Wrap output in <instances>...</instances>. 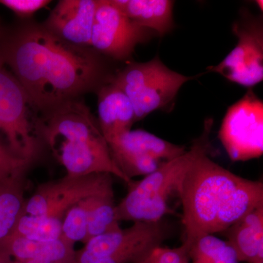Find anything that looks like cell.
I'll use <instances>...</instances> for the list:
<instances>
[{
    "mask_svg": "<svg viewBox=\"0 0 263 263\" xmlns=\"http://www.w3.org/2000/svg\"><path fill=\"white\" fill-rule=\"evenodd\" d=\"M0 263H13V259L7 254L0 252Z\"/></svg>",
    "mask_w": 263,
    "mask_h": 263,
    "instance_id": "obj_26",
    "label": "cell"
},
{
    "mask_svg": "<svg viewBox=\"0 0 263 263\" xmlns=\"http://www.w3.org/2000/svg\"><path fill=\"white\" fill-rule=\"evenodd\" d=\"M114 191L113 178L108 174L70 176L41 183L26 200L24 213L29 215L64 218L70 207L78 202Z\"/></svg>",
    "mask_w": 263,
    "mask_h": 263,
    "instance_id": "obj_10",
    "label": "cell"
},
{
    "mask_svg": "<svg viewBox=\"0 0 263 263\" xmlns=\"http://www.w3.org/2000/svg\"><path fill=\"white\" fill-rule=\"evenodd\" d=\"M256 3H257V5H258L259 9L262 10V1H256Z\"/></svg>",
    "mask_w": 263,
    "mask_h": 263,
    "instance_id": "obj_27",
    "label": "cell"
},
{
    "mask_svg": "<svg viewBox=\"0 0 263 263\" xmlns=\"http://www.w3.org/2000/svg\"><path fill=\"white\" fill-rule=\"evenodd\" d=\"M108 60L30 21L0 35V62L9 67L43 117L110 82L117 71L110 68Z\"/></svg>",
    "mask_w": 263,
    "mask_h": 263,
    "instance_id": "obj_1",
    "label": "cell"
},
{
    "mask_svg": "<svg viewBox=\"0 0 263 263\" xmlns=\"http://www.w3.org/2000/svg\"><path fill=\"white\" fill-rule=\"evenodd\" d=\"M116 205L114 192L94 197L88 216L84 245L92 238L120 229L116 216Z\"/></svg>",
    "mask_w": 263,
    "mask_h": 263,
    "instance_id": "obj_18",
    "label": "cell"
},
{
    "mask_svg": "<svg viewBox=\"0 0 263 263\" xmlns=\"http://www.w3.org/2000/svg\"><path fill=\"white\" fill-rule=\"evenodd\" d=\"M98 0H61L43 27L73 46L91 48V32Z\"/></svg>",
    "mask_w": 263,
    "mask_h": 263,
    "instance_id": "obj_12",
    "label": "cell"
},
{
    "mask_svg": "<svg viewBox=\"0 0 263 263\" xmlns=\"http://www.w3.org/2000/svg\"><path fill=\"white\" fill-rule=\"evenodd\" d=\"M214 119L208 118L203 130L190 149L174 160L164 162L152 174L138 181H132L129 191L116 205L118 221L156 222L171 212L170 196L176 192L180 180L197 158L209 152Z\"/></svg>",
    "mask_w": 263,
    "mask_h": 263,
    "instance_id": "obj_4",
    "label": "cell"
},
{
    "mask_svg": "<svg viewBox=\"0 0 263 263\" xmlns=\"http://www.w3.org/2000/svg\"><path fill=\"white\" fill-rule=\"evenodd\" d=\"M94 197L81 200L66 212L62 220V239L73 245L78 241L85 243L87 233L88 216Z\"/></svg>",
    "mask_w": 263,
    "mask_h": 263,
    "instance_id": "obj_21",
    "label": "cell"
},
{
    "mask_svg": "<svg viewBox=\"0 0 263 263\" xmlns=\"http://www.w3.org/2000/svg\"><path fill=\"white\" fill-rule=\"evenodd\" d=\"M98 124L107 143L131 130L136 122L130 100L112 81L98 90Z\"/></svg>",
    "mask_w": 263,
    "mask_h": 263,
    "instance_id": "obj_13",
    "label": "cell"
},
{
    "mask_svg": "<svg viewBox=\"0 0 263 263\" xmlns=\"http://www.w3.org/2000/svg\"><path fill=\"white\" fill-rule=\"evenodd\" d=\"M110 153H127L167 162L182 155L186 146L165 141L143 129L129 130L108 143Z\"/></svg>",
    "mask_w": 263,
    "mask_h": 263,
    "instance_id": "obj_15",
    "label": "cell"
},
{
    "mask_svg": "<svg viewBox=\"0 0 263 263\" xmlns=\"http://www.w3.org/2000/svg\"><path fill=\"white\" fill-rule=\"evenodd\" d=\"M43 119L45 146L51 149L67 176L108 174L127 184L132 182L114 162L98 120L81 99L63 104Z\"/></svg>",
    "mask_w": 263,
    "mask_h": 263,
    "instance_id": "obj_2",
    "label": "cell"
},
{
    "mask_svg": "<svg viewBox=\"0 0 263 263\" xmlns=\"http://www.w3.org/2000/svg\"><path fill=\"white\" fill-rule=\"evenodd\" d=\"M190 263H240L234 249L226 240L207 235L189 249Z\"/></svg>",
    "mask_w": 263,
    "mask_h": 263,
    "instance_id": "obj_20",
    "label": "cell"
},
{
    "mask_svg": "<svg viewBox=\"0 0 263 263\" xmlns=\"http://www.w3.org/2000/svg\"><path fill=\"white\" fill-rule=\"evenodd\" d=\"M62 220L63 218L25 214L8 235L37 241H53L61 238Z\"/></svg>",
    "mask_w": 263,
    "mask_h": 263,
    "instance_id": "obj_19",
    "label": "cell"
},
{
    "mask_svg": "<svg viewBox=\"0 0 263 263\" xmlns=\"http://www.w3.org/2000/svg\"><path fill=\"white\" fill-rule=\"evenodd\" d=\"M256 263H263V260L259 261V262Z\"/></svg>",
    "mask_w": 263,
    "mask_h": 263,
    "instance_id": "obj_29",
    "label": "cell"
},
{
    "mask_svg": "<svg viewBox=\"0 0 263 263\" xmlns=\"http://www.w3.org/2000/svg\"><path fill=\"white\" fill-rule=\"evenodd\" d=\"M43 114L14 75L0 62V132L17 157L35 163L45 144Z\"/></svg>",
    "mask_w": 263,
    "mask_h": 263,
    "instance_id": "obj_5",
    "label": "cell"
},
{
    "mask_svg": "<svg viewBox=\"0 0 263 263\" xmlns=\"http://www.w3.org/2000/svg\"><path fill=\"white\" fill-rule=\"evenodd\" d=\"M123 14L163 37L174 29V2L171 0H109Z\"/></svg>",
    "mask_w": 263,
    "mask_h": 263,
    "instance_id": "obj_14",
    "label": "cell"
},
{
    "mask_svg": "<svg viewBox=\"0 0 263 263\" xmlns=\"http://www.w3.org/2000/svg\"><path fill=\"white\" fill-rule=\"evenodd\" d=\"M13 263H65L53 262V261L45 260V259H13Z\"/></svg>",
    "mask_w": 263,
    "mask_h": 263,
    "instance_id": "obj_25",
    "label": "cell"
},
{
    "mask_svg": "<svg viewBox=\"0 0 263 263\" xmlns=\"http://www.w3.org/2000/svg\"><path fill=\"white\" fill-rule=\"evenodd\" d=\"M167 224L133 222L126 229L114 230L86 242L76 251L73 263H141L168 237Z\"/></svg>",
    "mask_w": 263,
    "mask_h": 263,
    "instance_id": "obj_7",
    "label": "cell"
},
{
    "mask_svg": "<svg viewBox=\"0 0 263 263\" xmlns=\"http://www.w3.org/2000/svg\"><path fill=\"white\" fill-rule=\"evenodd\" d=\"M219 138L233 162L262 155L263 102L252 89L227 110Z\"/></svg>",
    "mask_w": 263,
    "mask_h": 263,
    "instance_id": "obj_8",
    "label": "cell"
},
{
    "mask_svg": "<svg viewBox=\"0 0 263 263\" xmlns=\"http://www.w3.org/2000/svg\"><path fill=\"white\" fill-rule=\"evenodd\" d=\"M242 177L216 163L204 154L180 180L176 192L182 205L183 245L216 233V223L224 204Z\"/></svg>",
    "mask_w": 263,
    "mask_h": 263,
    "instance_id": "obj_3",
    "label": "cell"
},
{
    "mask_svg": "<svg viewBox=\"0 0 263 263\" xmlns=\"http://www.w3.org/2000/svg\"><path fill=\"white\" fill-rule=\"evenodd\" d=\"M155 35L153 31L123 14L109 0H98L91 48L100 54L114 61L131 62L137 46L148 43Z\"/></svg>",
    "mask_w": 263,
    "mask_h": 263,
    "instance_id": "obj_11",
    "label": "cell"
},
{
    "mask_svg": "<svg viewBox=\"0 0 263 263\" xmlns=\"http://www.w3.org/2000/svg\"><path fill=\"white\" fill-rule=\"evenodd\" d=\"M200 76H186L171 70L156 56L148 62H128L111 81L130 100L138 122L152 112L167 108L183 85Z\"/></svg>",
    "mask_w": 263,
    "mask_h": 263,
    "instance_id": "obj_6",
    "label": "cell"
},
{
    "mask_svg": "<svg viewBox=\"0 0 263 263\" xmlns=\"http://www.w3.org/2000/svg\"><path fill=\"white\" fill-rule=\"evenodd\" d=\"M74 246L62 238L53 241H37L8 235L0 240V252L13 259H45L73 263L76 253Z\"/></svg>",
    "mask_w": 263,
    "mask_h": 263,
    "instance_id": "obj_17",
    "label": "cell"
},
{
    "mask_svg": "<svg viewBox=\"0 0 263 263\" xmlns=\"http://www.w3.org/2000/svg\"><path fill=\"white\" fill-rule=\"evenodd\" d=\"M2 33H3V31H2L1 27H0V35H1Z\"/></svg>",
    "mask_w": 263,
    "mask_h": 263,
    "instance_id": "obj_28",
    "label": "cell"
},
{
    "mask_svg": "<svg viewBox=\"0 0 263 263\" xmlns=\"http://www.w3.org/2000/svg\"><path fill=\"white\" fill-rule=\"evenodd\" d=\"M188 263H190V262H188Z\"/></svg>",
    "mask_w": 263,
    "mask_h": 263,
    "instance_id": "obj_30",
    "label": "cell"
},
{
    "mask_svg": "<svg viewBox=\"0 0 263 263\" xmlns=\"http://www.w3.org/2000/svg\"><path fill=\"white\" fill-rule=\"evenodd\" d=\"M228 243L235 251L240 262L263 260V205L226 230Z\"/></svg>",
    "mask_w": 263,
    "mask_h": 263,
    "instance_id": "obj_16",
    "label": "cell"
},
{
    "mask_svg": "<svg viewBox=\"0 0 263 263\" xmlns=\"http://www.w3.org/2000/svg\"><path fill=\"white\" fill-rule=\"evenodd\" d=\"M189 249L184 245L177 248L159 247L141 263H188Z\"/></svg>",
    "mask_w": 263,
    "mask_h": 263,
    "instance_id": "obj_23",
    "label": "cell"
},
{
    "mask_svg": "<svg viewBox=\"0 0 263 263\" xmlns=\"http://www.w3.org/2000/svg\"><path fill=\"white\" fill-rule=\"evenodd\" d=\"M48 0H0V4L22 18H28L49 4Z\"/></svg>",
    "mask_w": 263,
    "mask_h": 263,
    "instance_id": "obj_24",
    "label": "cell"
},
{
    "mask_svg": "<svg viewBox=\"0 0 263 263\" xmlns=\"http://www.w3.org/2000/svg\"><path fill=\"white\" fill-rule=\"evenodd\" d=\"M238 38L235 47L217 65L207 67L228 81L252 87L263 80L262 18L242 14L232 27Z\"/></svg>",
    "mask_w": 263,
    "mask_h": 263,
    "instance_id": "obj_9",
    "label": "cell"
},
{
    "mask_svg": "<svg viewBox=\"0 0 263 263\" xmlns=\"http://www.w3.org/2000/svg\"><path fill=\"white\" fill-rule=\"evenodd\" d=\"M32 162L15 155L8 145L0 141V183L12 179L26 178Z\"/></svg>",
    "mask_w": 263,
    "mask_h": 263,
    "instance_id": "obj_22",
    "label": "cell"
}]
</instances>
